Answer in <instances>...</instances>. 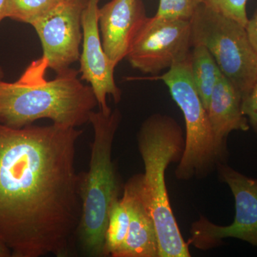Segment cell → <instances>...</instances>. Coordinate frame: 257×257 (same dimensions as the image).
I'll return each mask as SVG.
<instances>
[{
    "mask_svg": "<svg viewBox=\"0 0 257 257\" xmlns=\"http://www.w3.org/2000/svg\"><path fill=\"white\" fill-rule=\"evenodd\" d=\"M82 130L0 124V241L13 257L72 254L80 221Z\"/></svg>",
    "mask_w": 257,
    "mask_h": 257,
    "instance_id": "obj_1",
    "label": "cell"
},
{
    "mask_svg": "<svg viewBox=\"0 0 257 257\" xmlns=\"http://www.w3.org/2000/svg\"><path fill=\"white\" fill-rule=\"evenodd\" d=\"M47 61H34L18 80H0V124L13 128L40 119L76 127L89 121L98 102L92 87L79 79V70L69 67L46 79Z\"/></svg>",
    "mask_w": 257,
    "mask_h": 257,
    "instance_id": "obj_2",
    "label": "cell"
},
{
    "mask_svg": "<svg viewBox=\"0 0 257 257\" xmlns=\"http://www.w3.org/2000/svg\"><path fill=\"white\" fill-rule=\"evenodd\" d=\"M138 147L145 174L136 175L144 204L155 223L159 257L190 256L169 200L165 172L184 151L182 132L175 119L154 114L144 121L138 134Z\"/></svg>",
    "mask_w": 257,
    "mask_h": 257,
    "instance_id": "obj_3",
    "label": "cell"
},
{
    "mask_svg": "<svg viewBox=\"0 0 257 257\" xmlns=\"http://www.w3.org/2000/svg\"><path fill=\"white\" fill-rule=\"evenodd\" d=\"M119 109L93 111L89 121L94 130L89 170L79 173L82 204L76 243L84 256L104 257L108 219L113 203L119 199L120 182L111 150L121 121Z\"/></svg>",
    "mask_w": 257,
    "mask_h": 257,
    "instance_id": "obj_4",
    "label": "cell"
},
{
    "mask_svg": "<svg viewBox=\"0 0 257 257\" xmlns=\"http://www.w3.org/2000/svg\"><path fill=\"white\" fill-rule=\"evenodd\" d=\"M156 79L168 87L185 120V143L176 177L187 180L194 176L207 175L224 158L216 148L207 111L191 77L190 57Z\"/></svg>",
    "mask_w": 257,
    "mask_h": 257,
    "instance_id": "obj_5",
    "label": "cell"
},
{
    "mask_svg": "<svg viewBox=\"0 0 257 257\" xmlns=\"http://www.w3.org/2000/svg\"><path fill=\"white\" fill-rule=\"evenodd\" d=\"M192 42L204 45L241 97L257 79V52L246 28L202 5L191 20Z\"/></svg>",
    "mask_w": 257,
    "mask_h": 257,
    "instance_id": "obj_6",
    "label": "cell"
},
{
    "mask_svg": "<svg viewBox=\"0 0 257 257\" xmlns=\"http://www.w3.org/2000/svg\"><path fill=\"white\" fill-rule=\"evenodd\" d=\"M193 47L190 21L147 18L126 59L145 74H158L189 60Z\"/></svg>",
    "mask_w": 257,
    "mask_h": 257,
    "instance_id": "obj_7",
    "label": "cell"
},
{
    "mask_svg": "<svg viewBox=\"0 0 257 257\" xmlns=\"http://www.w3.org/2000/svg\"><path fill=\"white\" fill-rule=\"evenodd\" d=\"M219 177L229 186L235 200V217L229 226H218L204 216L192 224L188 244L199 249L217 246L226 238H235L257 247V179L242 175L219 163Z\"/></svg>",
    "mask_w": 257,
    "mask_h": 257,
    "instance_id": "obj_8",
    "label": "cell"
},
{
    "mask_svg": "<svg viewBox=\"0 0 257 257\" xmlns=\"http://www.w3.org/2000/svg\"><path fill=\"white\" fill-rule=\"evenodd\" d=\"M87 0H62L32 26L41 41L48 68L56 73L79 60L83 34L82 15Z\"/></svg>",
    "mask_w": 257,
    "mask_h": 257,
    "instance_id": "obj_9",
    "label": "cell"
},
{
    "mask_svg": "<svg viewBox=\"0 0 257 257\" xmlns=\"http://www.w3.org/2000/svg\"><path fill=\"white\" fill-rule=\"evenodd\" d=\"M99 0H87L82 15V51L79 57L81 79L90 84L98 105L103 112L111 109L106 96H112L116 103L121 100V90L114 80L116 65L109 58L101 43L99 28Z\"/></svg>",
    "mask_w": 257,
    "mask_h": 257,
    "instance_id": "obj_10",
    "label": "cell"
},
{
    "mask_svg": "<svg viewBox=\"0 0 257 257\" xmlns=\"http://www.w3.org/2000/svg\"><path fill=\"white\" fill-rule=\"evenodd\" d=\"M147 18L142 0H111L99 8L101 43L115 65L126 58Z\"/></svg>",
    "mask_w": 257,
    "mask_h": 257,
    "instance_id": "obj_11",
    "label": "cell"
},
{
    "mask_svg": "<svg viewBox=\"0 0 257 257\" xmlns=\"http://www.w3.org/2000/svg\"><path fill=\"white\" fill-rule=\"evenodd\" d=\"M122 198L130 214V226L126 239L114 257H159L156 228L144 204L136 175L125 185Z\"/></svg>",
    "mask_w": 257,
    "mask_h": 257,
    "instance_id": "obj_12",
    "label": "cell"
},
{
    "mask_svg": "<svg viewBox=\"0 0 257 257\" xmlns=\"http://www.w3.org/2000/svg\"><path fill=\"white\" fill-rule=\"evenodd\" d=\"M241 105V94L222 74L211 94L207 113L216 148L223 158L228 135L232 131L246 132L250 128Z\"/></svg>",
    "mask_w": 257,
    "mask_h": 257,
    "instance_id": "obj_13",
    "label": "cell"
},
{
    "mask_svg": "<svg viewBox=\"0 0 257 257\" xmlns=\"http://www.w3.org/2000/svg\"><path fill=\"white\" fill-rule=\"evenodd\" d=\"M190 72L194 87L207 111L211 94L222 72L207 47L202 44L193 45Z\"/></svg>",
    "mask_w": 257,
    "mask_h": 257,
    "instance_id": "obj_14",
    "label": "cell"
},
{
    "mask_svg": "<svg viewBox=\"0 0 257 257\" xmlns=\"http://www.w3.org/2000/svg\"><path fill=\"white\" fill-rule=\"evenodd\" d=\"M130 214L122 197L113 203L106 227L104 240V256L114 257L123 244L128 234Z\"/></svg>",
    "mask_w": 257,
    "mask_h": 257,
    "instance_id": "obj_15",
    "label": "cell"
},
{
    "mask_svg": "<svg viewBox=\"0 0 257 257\" xmlns=\"http://www.w3.org/2000/svg\"><path fill=\"white\" fill-rule=\"evenodd\" d=\"M62 0H7L6 18L32 25Z\"/></svg>",
    "mask_w": 257,
    "mask_h": 257,
    "instance_id": "obj_16",
    "label": "cell"
},
{
    "mask_svg": "<svg viewBox=\"0 0 257 257\" xmlns=\"http://www.w3.org/2000/svg\"><path fill=\"white\" fill-rule=\"evenodd\" d=\"M203 0H160L155 18L191 21Z\"/></svg>",
    "mask_w": 257,
    "mask_h": 257,
    "instance_id": "obj_17",
    "label": "cell"
},
{
    "mask_svg": "<svg viewBox=\"0 0 257 257\" xmlns=\"http://www.w3.org/2000/svg\"><path fill=\"white\" fill-rule=\"evenodd\" d=\"M247 2L248 0H203L202 5L246 28L248 22L246 13Z\"/></svg>",
    "mask_w": 257,
    "mask_h": 257,
    "instance_id": "obj_18",
    "label": "cell"
},
{
    "mask_svg": "<svg viewBox=\"0 0 257 257\" xmlns=\"http://www.w3.org/2000/svg\"><path fill=\"white\" fill-rule=\"evenodd\" d=\"M242 112L247 118L250 127L257 135V79L251 90L242 99Z\"/></svg>",
    "mask_w": 257,
    "mask_h": 257,
    "instance_id": "obj_19",
    "label": "cell"
},
{
    "mask_svg": "<svg viewBox=\"0 0 257 257\" xmlns=\"http://www.w3.org/2000/svg\"><path fill=\"white\" fill-rule=\"evenodd\" d=\"M246 30L250 42H251V45L257 52V9L252 18L248 19Z\"/></svg>",
    "mask_w": 257,
    "mask_h": 257,
    "instance_id": "obj_20",
    "label": "cell"
},
{
    "mask_svg": "<svg viewBox=\"0 0 257 257\" xmlns=\"http://www.w3.org/2000/svg\"><path fill=\"white\" fill-rule=\"evenodd\" d=\"M6 3L7 0H0V23L6 18Z\"/></svg>",
    "mask_w": 257,
    "mask_h": 257,
    "instance_id": "obj_21",
    "label": "cell"
},
{
    "mask_svg": "<svg viewBox=\"0 0 257 257\" xmlns=\"http://www.w3.org/2000/svg\"><path fill=\"white\" fill-rule=\"evenodd\" d=\"M12 256L11 251L9 248L7 247L4 243L0 241V257H9Z\"/></svg>",
    "mask_w": 257,
    "mask_h": 257,
    "instance_id": "obj_22",
    "label": "cell"
},
{
    "mask_svg": "<svg viewBox=\"0 0 257 257\" xmlns=\"http://www.w3.org/2000/svg\"><path fill=\"white\" fill-rule=\"evenodd\" d=\"M5 74L4 71H3V68L0 67V80H3V78H4Z\"/></svg>",
    "mask_w": 257,
    "mask_h": 257,
    "instance_id": "obj_23",
    "label": "cell"
}]
</instances>
